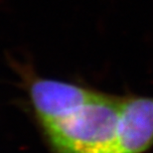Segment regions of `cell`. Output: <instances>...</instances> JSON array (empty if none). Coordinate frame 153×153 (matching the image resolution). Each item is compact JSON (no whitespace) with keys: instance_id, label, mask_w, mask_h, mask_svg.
<instances>
[{"instance_id":"obj_2","label":"cell","mask_w":153,"mask_h":153,"mask_svg":"<svg viewBox=\"0 0 153 153\" xmlns=\"http://www.w3.org/2000/svg\"><path fill=\"white\" fill-rule=\"evenodd\" d=\"M28 93L36 118L42 126L87 105L97 99L100 91L60 79L33 78Z\"/></svg>"},{"instance_id":"obj_3","label":"cell","mask_w":153,"mask_h":153,"mask_svg":"<svg viewBox=\"0 0 153 153\" xmlns=\"http://www.w3.org/2000/svg\"><path fill=\"white\" fill-rule=\"evenodd\" d=\"M153 146V97H121L116 153H145Z\"/></svg>"},{"instance_id":"obj_1","label":"cell","mask_w":153,"mask_h":153,"mask_svg":"<svg viewBox=\"0 0 153 153\" xmlns=\"http://www.w3.org/2000/svg\"><path fill=\"white\" fill-rule=\"evenodd\" d=\"M121 97L100 93L87 105L42 125L53 153H116Z\"/></svg>"}]
</instances>
